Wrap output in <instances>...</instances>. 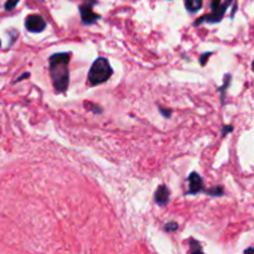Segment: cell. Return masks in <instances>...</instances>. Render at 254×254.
Returning a JSON list of instances; mask_svg holds the SVG:
<instances>
[{"label":"cell","instance_id":"cell-1","mask_svg":"<svg viewBox=\"0 0 254 254\" xmlns=\"http://www.w3.org/2000/svg\"><path fill=\"white\" fill-rule=\"evenodd\" d=\"M70 59L71 53H56L49 58V74L58 94H64L69 87Z\"/></svg>","mask_w":254,"mask_h":254},{"label":"cell","instance_id":"cell-2","mask_svg":"<svg viewBox=\"0 0 254 254\" xmlns=\"http://www.w3.org/2000/svg\"><path fill=\"white\" fill-rule=\"evenodd\" d=\"M112 74H114V70L109 60L105 58H97L90 67L87 79H89L90 85L95 86V85H101L106 82L112 76Z\"/></svg>","mask_w":254,"mask_h":254},{"label":"cell","instance_id":"cell-3","mask_svg":"<svg viewBox=\"0 0 254 254\" xmlns=\"http://www.w3.org/2000/svg\"><path fill=\"white\" fill-rule=\"evenodd\" d=\"M233 3V0H226L224 3H222V0H212L211 1V14L208 15H203L199 19H197L193 23L194 26H198L201 24H217L222 21L227 13V9L231 6Z\"/></svg>","mask_w":254,"mask_h":254},{"label":"cell","instance_id":"cell-4","mask_svg":"<svg viewBox=\"0 0 254 254\" xmlns=\"http://www.w3.org/2000/svg\"><path fill=\"white\" fill-rule=\"evenodd\" d=\"M97 4V0H86L79 5L81 23L84 25H92L101 19V15L94 13V5Z\"/></svg>","mask_w":254,"mask_h":254},{"label":"cell","instance_id":"cell-5","mask_svg":"<svg viewBox=\"0 0 254 254\" xmlns=\"http://www.w3.org/2000/svg\"><path fill=\"white\" fill-rule=\"evenodd\" d=\"M25 29L29 33H41V31H44L46 29L45 19L41 15H39V14H31V15L26 16Z\"/></svg>","mask_w":254,"mask_h":254},{"label":"cell","instance_id":"cell-6","mask_svg":"<svg viewBox=\"0 0 254 254\" xmlns=\"http://www.w3.org/2000/svg\"><path fill=\"white\" fill-rule=\"evenodd\" d=\"M188 181V190L186 192V194L188 196H192V194L201 193L204 190V183L203 180H202L201 176L197 172H192L187 177Z\"/></svg>","mask_w":254,"mask_h":254},{"label":"cell","instance_id":"cell-7","mask_svg":"<svg viewBox=\"0 0 254 254\" xmlns=\"http://www.w3.org/2000/svg\"><path fill=\"white\" fill-rule=\"evenodd\" d=\"M170 197H171V192L168 190L167 186L161 185L160 187L156 190L155 192V202L158 204L160 207H166L168 203H170Z\"/></svg>","mask_w":254,"mask_h":254},{"label":"cell","instance_id":"cell-8","mask_svg":"<svg viewBox=\"0 0 254 254\" xmlns=\"http://www.w3.org/2000/svg\"><path fill=\"white\" fill-rule=\"evenodd\" d=\"M186 10L190 14H194L203 8V0H185Z\"/></svg>","mask_w":254,"mask_h":254},{"label":"cell","instance_id":"cell-9","mask_svg":"<svg viewBox=\"0 0 254 254\" xmlns=\"http://www.w3.org/2000/svg\"><path fill=\"white\" fill-rule=\"evenodd\" d=\"M203 192L209 194L211 197H222L224 194V190L222 186H214V187L209 188V190H204Z\"/></svg>","mask_w":254,"mask_h":254},{"label":"cell","instance_id":"cell-10","mask_svg":"<svg viewBox=\"0 0 254 254\" xmlns=\"http://www.w3.org/2000/svg\"><path fill=\"white\" fill-rule=\"evenodd\" d=\"M231 80H232V75L231 74H227L224 76V84L221 89H218L219 94H221V100H222V104H224V99H226V90L228 89L229 84H231Z\"/></svg>","mask_w":254,"mask_h":254},{"label":"cell","instance_id":"cell-11","mask_svg":"<svg viewBox=\"0 0 254 254\" xmlns=\"http://www.w3.org/2000/svg\"><path fill=\"white\" fill-rule=\"evenodd\" d=\"M190 254H204L203 252H202L201 244H199L198 242H196L192 239V241L190 242Z\"/></svg>","mask_w":254,"mask_h":254},{"label":"cell","instance_id":"cell-12","mask_svg":"<svg viewBox=\"0 0 254 254\" xmlns=\"http://www.w3.org/2000/svg\"><path fill=\"white\" fill-rule=\"evenodd\" d=\"M18 4H19V0H8V1L5 3V5H4V9H5L6 11H11L16 5H18Z\"/></svg>","mask_w":254,"mask_h":254},{"label":"cell","instance_id":"cell-13","mask_svg":"<svg viewBox=\"0 0 254 254\" xmlns=\"http://www.w3.org/2000/svg\"><path fill=\"white\" fill-rule=\"evenodd\" d=\"M165 229L167 232H176L178 229V224L177 222H168L167 224L165 226Z\"/></svg>","mask_w":254,"mask_h":254},{"label":"cell","instance_id":"cell-14","mask_svg":"<svg viewBox=\"0 0 254 254\" xmlns=\"http://www.w3.org/2000/svg\"><path fill=\"white\" fill-rule=\"evenodd\" d=\"M86 105H89V106H91V107H86V109L91 110V111L95 112V114H97V112H99V114H101V112H102V110L100 109V106H97V105L91 104V102H86Z\"/></svg>","mask_w":254,"mask_h":254},{"label":"cell","instance_id":"cell-15","mask_svg":"<svg viewBox=\"0 0 254 254\" xmlns=\"http://www.w3.org/2000/svg\"><path fill=\"white\" fill-rule=\"evenodd\" d=\"M160 112L163 117H166V119H170L171 115H172V110L165 109V107H160Z\"/></svg>","mask_w":254,"mask_h":254},{"label":"cell","instance_id":"cell-16","mask_svg":"<svg viewBox=\"0 0 254 254\" xmlns=\"http://www.w3.org/2000/svg\"><path fill=\"white\" fill-rule=\"evenodd\" d=\"M233 131V126H231V125H228V126H224L223 128H222V137H226L227 133L232 132Z\"/></svg>","mask_w":254,"mask_h":254},{"label":"cell","instance_id":"cell-17","mask_svg":"<svg viewBox=\"0 0 254 254\" xmlns=\"http://www.w3.org/2000/svg\"><path fill=\"white\" fill-rule=\"evenodd\" d=\"M212 51H209V53H206V54H202L201 55V59H199V63H201V65H204L206 64V60H208V56L212 55Z\"/></svg>","mask_w":254,"mask_h":254},{"label":"cell","instance_id":"cell-18","mask_svg":"<svg viewBox=\"0 0 254 254\" xmlns=\"http://www.w3.org/2000/svg\"><path fill=\"white\" fill-rule=\"evenodd\" d=\"M29 76H30V74H29V72H25V74L20 75V76H19L18 79H16L15 81H14V84H15V82H19V81H21V80H25V79H28Z\"/></svg>","mask_w":254,"mask_h":254},{"label":"cell","instance_id":"cell-19","mask_svg":"<svg viewBox=\"0 0 254 254\" xmlns=\"http://www.w3.org/2000/svg\"><path fill=\"white\" fill-rule=\"evenodd\" d=\"M244 254H254V247H252V248L246 249V252H244Z\"/></svg>","mask_w":254,"mask_h":254},{"label":"cell","instance_id":"cell-20","mask_svg":"<svg viewBox=\"0 0 254 254\" xmlns=\"http://www.w3.org/2000/svg\"><path fill=\"white\" fill-rule=\"evenodd\" d=\"M252 70H253V72H254V60L252 61Z\"/></svg>","mask_w":254,"mask_h":254},{"label":"cell","instance_id":"cell-21","mask_svg":"<svg viewBox=\"0 0 254 254\" xmlns=\"http://www.w3.org/2000/svg\"><path fill=\"white\" fill-rule=\"evenodd\" d=\"M0 45H1V41H0Z\"/></svg>","mask_w":254,"mask_h":254}]
</instances>
